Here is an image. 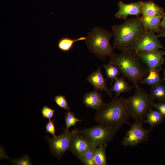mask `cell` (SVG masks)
Segmentation results:
<instances>
[{
    "mask_svg": "<svg viewBox=\"0 0 165 165\" xmlns=\"http://www.w3.org/2000/svg\"><path fill=\"white\" fill-rule=\"evenodd\" d=\"M109 63L116 67L122 76L134 85L138 86L142 79L149 74V70L138 55L136 51L129 48L120 53H114L110 57Z\"/></svg>",
    "mask_w": 165,
    "mask_h": 165,
    "instance_id": "6da1fadb",
    "label": "cell"
},
{
    "mask_svg": "<svg viewBox=\"0 0 165 165\" xmlns=\"http://www.w3.org/2000/svg\"><path fill=\"white\" fill-rule=\"evenodd\" d=\"M130 117L127 108V98L123 96L112 98L100 109L96 111L94 120L99 123L120 129L125 124H130Z\"/></svg>",
    "mask_w": 165,
    "mask_h": 165,
    "instance_id": "7a4b0ae2",
    "label": "cell"
},
{
    "mask_svg": "<svg viewBox=\"0 0 165 165\" xmlns=\"http://www.w3.org/2000/svg\"><path fill=\"white\" fill-rule=\"evenodd\" d=\"M114 39L113 47L122 51L128 48L146 31L141 17H133L112 28Z\"/></svg>",
    "mask_w": 165,
    "mask_h": 165,
    "instance_id": "3957f363",
    "label": "cell"
},
{
    "mask_svg": "<svg viewBox=\"0 0 165 165\" xmlns=\"http://www.w3.org/2000/svg\"><path fill=\"white\" fill-rule=\"evenodd\" d=\"M113 35L111 31L97 26L88 33L85 42L90 52L105 61L107 57L114 54L110 44Z\"/></svg>",
    "mask_w": 165,
    "mask_h": 165,
    "instance_id": "277c9868",
    "label": "cell"
},
{
    "mask_svg": "<svg viewBox=\"0 0 165 165\" xmlns=\"http://www.w3.org/2000/svg\"><path fill=\"white\" fill-rule=\"evenodd\" d=\"M135 88L134 94L127 98V108L130 116L135 120H143L154 102L145 90L139 85Z\"/></svg>",
    "mask_w": 165,
    "mask_h": 165,
    "instance_id": "5b68a950",
    "label": "cell"
},
{
    "mask_svg": "<svg viewBox=\"0 0 165 165\" xmlns=\"http://www.w3.org/2000/svg\"><path fill=\"white\" fill-rule=\"evenodd\" d=\"M76 129L87 141L97 147L107 145L115 137L119 129L100 123L90 128Z\"/></svg>",
    "mask_w": 165,
    "mask_h": 165,
    "instance_id": "8992f818",
    "label": "cell"
},
{
    "mask_svg": "<svg viewBox=\"0 0 165 165\" xmlns=\"http://www.w3.org/2000/svg\"><path fill=\"white\" fill-rule=\"evenodd\" d=\"M143 120H135L133 123H130V127L121 141L123 146L134 147L148 141L152 128L150 127L148 129H145L143 127Z\"/></svg>",
    "mask_w": 165,
    "mask_h": 165,
    "instance_id": "52a82bcc",
    "label": "cell"
},
{
    "mask_svg": "<svg viewBox=\"0 0 165 165\" xmlns=\"http://www.w3.org/2000/svg\"><path fill=\"white\" fill-rule=\"evenodd\" d=\"M73 132L66 129L63 130V133L56 137H46L50 152L58 160L68 151L70 150Z\"/></svg>",
    "mask_w": 165,
    "mask_h": 165,
    "instance_id": "ba28073f",
    "label": "cell"
},
{
    "mask_svg": "<svg viewBox=\"0 0 165 165\" xmlns=\"http://www.w3.org/2000/svg\"><path fill=\"white\" fill-rule=\"evenodd\" d=\"M152 31L148 30L128 48L136 51H148L164 49Z\"/></svg>",
    "mask_w": 165,
    "mask_h": 165,
    "instance_id": "9c48e42d",
    "label": "cell"
},
{
    "mask_svg": "<svg viewBox=\"0 0 165 165\" xmlns=\"http://www.w3.org/2000/svg\"><path fill=\"white\" fill-rule=\"evenodd\" d=\"M136 52L140 58L148 67L149 70L159 69L164 63L163 55H165V51L158 50Z\"/></svg>",
    "mask_w": 165,
    "mask_h": 165,
    "instance_id": "30bf717a",
    "label": "cell"
},
{
    "mask_svg": "<svg viewBox=\"0 0 165 165\" xmlns=\"http://www.w3.org/2000/svg\"><path fill=\"white\" fill-rule=\"evenodd\" d=\"M73 134L70 151L78 158L88 150H93L97 147L87 141L76 128L73 131Z\"/></svg>",
    "mask_w": 165,
    "mask_h": 165,
    "instance_id": "8fae6325",
    "label": "cell"
},
{
    "mask_svg": "<svg viewBox=\"0 0 165 165\" xmlns=\"http://www.w3.org/2000/svg\"><path fill=\"white\" fill-rule=\"evenodd\" d=\"M141 1L129 4H126L122 1L118 2L119 8L118 10L116 13L115 16L117 18H121L126 20L129 15L139 16L141 14Z\"/></svg>",
    "mask_w": 165,
    "mask_h": 165,
    "instance_id": "7c38bea8",
    "label": "cell"
},
{
    "mask_svg": "<svg viewBox=\"0 0 165 165\" xmlns=\"http://www.w3.org/2000/svg\"><path fill=\"white\" fill-rule=\"evenodd\" d=\"M106 80L102 74L101 66L90 74L87 78V81L94 87V89L100 90L101 92L102 91H105L112 99L111 93L108 88L106 84Z\"/></svg>",
    "mask_w": 165,
    "mask_h": 165,
    "instance_id": "4fadbf2b",
    "label": "cell"
},
{
    "mask_svg": "<svg viewBox=\"0 0 165 165\" xmlns=\"http://www.w3.org/2000/svg\"><path fill=\"white\" fill-rule=\"evenodd\" d=\"M94 89L92 91L86 93L83 97V103L88 108L97 111L105 104L102 100L101 92Z\"/></svg>",
    "mask_w": 165,
    "mask_h": 165,
    "instance_id": "5bb4252c",
    "label": "cell"
},
{
    "mask_svg": "<svg viewBox=\"0 0 165 165\" xmlns=\"http://www.w3.org/2000/svg\"><path fill=\"white\" fill-rule=\"evenodd\" d=\"M141 7V14L143 16H160L165 13L163 8L152 1L145 2L142 1Z\"/></svg>",
    "mask_w": 165,
    "mask_h": 165,
    "instance_id": "9a60e30c",
    "label": "cell"
},
{
    "mask_svg": "<svg viewBox=\"0 0 165 165\" xmlns=\"http://www.w3.org/2000/svg\"><path fill=\"white\" fill-rule=\"evenodd\" d=\"M164 13L158 16H141L142 22L146 30L147 31H152L155 32H160L161 19H162Z\"/></svg>",
    "mask_w": 165,
    "mask_h": 165,
    "instance_id": "2e32d148",
    "label": "cell"
},
{
    "mask_svg": "<svg viewBox=\"0 0 165 165\" xmlns=\"http://www.w3.org/2000/svg\"><path fill=\"white\" fill-rule=\"evenodd\" d=\"M114 82L113 85L109 90L111 93L115 92L116 98L118 97L121 93L128 92L135 87L130 86L123 76L118 77Z\"/></svg>",
    "mask_w": 165,
    "mask_h": 165,
    "instance_id": "e0dca14e",
    "label": "cell"
},
{
    "mask_svg": "<svg viewBox=\"0 0 165 165\" xmlns=\"http://www.w3.org/2000/svg\"><path fill=\"white\" fill-rule=\"evenodd\" d=\"M160 70L159 69L149 70L148 75L141 79L140 83L152 86L161 83L162 80L160 75Z\"/></svg>",
    "mask_w": 165,
    "mask_h": 165,
    "instance_id": "ac0fdd59",
    "label": "cell"
},
{
    "mask_svg": "<svg viewBox=\"0 0 165 165\" xmlns=\"http://www.w3.org/2000/svg\"><path fill=\"white\" fill-rule=\"evenodd\" d=\"M86 37H81L77 39H73L68 37H64L60 38L58 42L59 49L64 52H68L73 48L74 42L77 41L85 40Z\"/></svg>",
    "mask_w": 165,
    "mask_h": 165,
    "instance_id": "d6986e66",
    "label": "cell"
},
{
    "mask_svg": "<svg viewBox=\"0 0 165 165\" xmlns=\"http://www.w3.org/2000/svg\"><path fill=\"white\" fill-rule=\"evenodd\" d=\"M164 117L162 114L157 110H150L147 113L146 119L143 120L144 123L148 124L151 127L157 125L163 121Z\"/></svg>",
    "mask_w": 165,
    "mask_h": 165,
    "instance_id": "ffe728a7",
    "label": "cell"
},
{
    "mask_svg": "<svg viewBox=\"0 0 165 165\" xmlns=\"http://www.w3.org/2000/svg\"><path fill=\"white\" fill-rule=\"evenodd\" d=\"M149 94L153 100L165 102V85L161 83L151 86Z\"/></svg>",
    "mask_w": 165,
    "mask_h": 165,
    "instance_id": "44dd1931",
    "label": "cell"
},
{
    "mask_svg": "<svg viewBox=\"0 0 165 165\" xmlns=\"http://www.w3.org/2000/svg\"><path fill=\"white\" fill-rule=\"evenodd\" d=\"M107 145H101L94 150V158L96 165H108L106 155Z\"/></svg>",
    "mask_w": 165,
    "mask_h": 165,
    "instance_id": "7402d4cb",
    "label": "cell"
},
{
    "mask_svg": "<svg viewBox=\"0 0 165 165\" xmlns=\"http://www.w3.org/2000/svg\"><path fill=\"white\" fill-rule=\"evenodd\" d=\"M106 72L107 79H110L111 81V84L117 78L121 72L118 68L114 65L109 63L103 65Z\"/></svg>",
    "mask_w": 165,
    "mask_h": 165,
    "instance_id": "603a6c76",
    "label": "cell"
},
{
    "mask_svg": "<svg viewBox=\"0 0 165 165\" xmlns=\"http://www.w3.org/2000/svg\"><path fill=\"white\" fill-rule=\"evenodd\" d=\"M94 150H87L78 158L84 165H96L94 158Z\"/></svg>",
    "mask_w": 165,
    "mask_h": 165,
    "instance_id": "cb8c5ba5",
    "label": "cell"
},
{
    "mask_svg": "<svg viewBox=\"0 0 165 165\" xmlns=\"http://www.w3.org/2000/svg\"><path fill=\"white\" fill-rule=\"evenodd\" d=\"M64 120L66 125V129L68 130L69 128L71 126H74L75 128L76 123L79 122H81L82 120L76 118L73 112L68 111L66 112L64 116Z\"/></svg>",
    "mask_w": 165,
    "mask_h": 165,
    "instance_id": "d4e9b609",
    "label": "cell"
},
{
    "mask_svg": "<svg viewBox=\"0 0 165 165\" xmlns=\"http://www.w3.org/2000/svg\"><path fill=\"white\" fill-rule=\"evenodd\" d=\"M54 101L59 107L69 111L70 107L65 98V96L62 95H57L55 96Z\"/></svg>",
    "mask_w": 165,
    "mask_h": 165,
    "instance_id": "484cf974",
    "label": "cell"
},
{
    "mask_svg": "<svg viewBox=\"0 0 165 165\" xmlns=\"http://www.w3.org/2000/svg\"><path fill=\"white\" fill-rule=\"evenodd\" d=\"M11 162L14 165L32 164L31 160L27 155H25L21 158L13 160Z\"/></svg>",
    "mask_w": 165,
    "mask_h": 165,
    "instance_id": "4316f807",
    "label": "cell"
},
{
    "mask_svg": "<svg viewBox=\"0 0 165 165\" xmlns=\"http://www.w3.org/2000/svg\"><path fill=\"white\" fill-rule=\"evenodd\" d=\"M55 111V110L49 108L47 105L43 106L41 110L43 118H46L49 119L53 117Z\"/></svg>",
    "mask_w": 165,
    "mask_h": 165,
    "instance_id": "83f0119b",
    "label": "cell"
},
{
    "mask_svg": "<svg viewBox=\"0 0 165 165\" xmlns=\"http://www.w3.org/2000/svg\"><path fill=\"white\" fill-rule=\"evenodd\" d=\"M54 120H51L49 119V122L46 126V131L47 133H50L53 135V137L57 136L55 134V127L54 124Z\"/></svg>",
    "mask_w": 165,
    "mask_h": 165,
    "instance_id": "f1b7e54d",
    "label": "cell"
},
{
    "mask_svg": "<svg viewBox=\"0 0 165 165\" xmlns=\"http://www.w3.org/2000/svg\"><path fill=\"white\" fill-rule=\"evenodd\" d=\"M153 107L160 112L165 118V102L154 103Z\"/></svg>",
    "mask_w": 165,
    "mask_h": 165,
    "instance_id": "f546056e",
    "label": "cell"
},
{
    "mask_svg": "<svg viewBox=\"0 0 165 165\" xmlns=\"http://www.w3.org/2000/svg\"><path fill=\"white\" fill-rule=\"evenodd\" d=\"M160 28L163 30L165 29V12L161 22Z\"/></svg>",
    "mask_w": 165,
    "mask_h": 165,
    "instance_id": "4dcf8cb0",
    "label": "cell"
},
{
    "mask_svg": "<svg viewBox=\"0 0 165 165\" xmlns=\"http://www.w3.org/2000/svg\"><path fill=\"white\" fill-rule=\"evenodd\" d=\"M157 36L158 37H165V31H160V33Z\"/></svg>",
    "mask_w": 165,
    "mask_h": 165,
    "instance_id": "1f68e13d",
    "label": "cell"
},
{
    "mask_svg": "<svg viewBox=\"0 0 165 165\" xmlns=\"http://www.w3.org/2000/svg\"><path fill=\"white\" fill-rule=\"evenodd\" d=\"M163 80L165 82V67L163 72Z\"/></svg>",
    "mask_w": 165,
    "mask_h": 165,
    "instance_id": "d6a6232c",
    "label": "cell"
}]
</instances>
